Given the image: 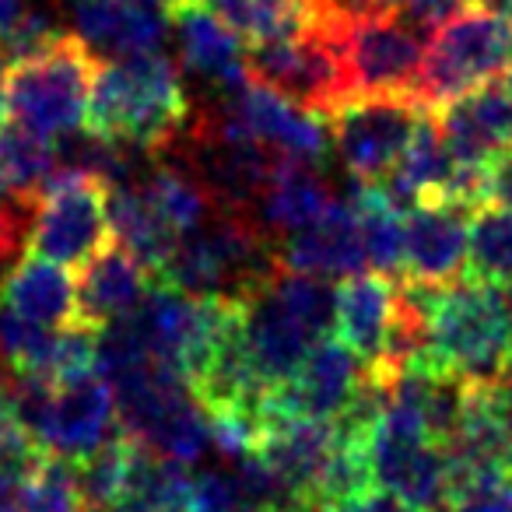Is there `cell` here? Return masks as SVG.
<instances>
[{
    "instance_id": "1",
    "label": "cell",
    "mask_w": 512,
    "mask_h": 512,
    "mask_svg": "<svg viewBox=\"0 0 512 512\" xmlns=\"http://www.w3.org/2000/svg\"><path fill=\"white\" fill-rule=\"evenodd\" d=\"M193 120V102L179 67L158 53L106 60L95 74L85 134L141 151L158 162L176 148Z\"/></svg>"
},
{
    "instance_id": "2",
    "label": "cell",
    "mask_w": 512,
    "mask_h": 512,
    "mask_svg": "<svg viewBox=\"0 0 512 512\" xmlns=\"http://www.w3.org/2000/svg\"><path fill=\"white\" fill-rule=\"evenodd\" d=\"M281 271V246L260 221L249 214L214 211L204 225L179 239L155 285L249 302L267 292Z\"/></svg>"
},
{
    "instance_id": "3",
    "label": "cell",
    "mask_w": 512,
    "mask_h": 512,
    "mask_svg": "<svg viewBox=\"0 0 512 512\" xmlns=\"http://www.w3.org/2000/svg\"><path fill=\"white\" fill-rule=\"evenodd\" d=\"M102 60L74 32H60L4 71L8 106L18 127L60 144L81 134Z\"/></svg>"
},
{
    "instance_id": "4",
    "label": "cell",
    "mask_w": 512,
    "mask_h": 512,
    "mask_svg": "<svg viewBox=\"0 0 512 512\" xmlns=\"http://www.w3.org/2000/svg\"><path fill=\"white\" fill-rule=\"evenodd\" d=\"M428 316V369L467 379H498L509 372V334L498 288L463 278L446 288L407 285Z\"/></svg>"
},
{
    "instance_id": "5",
    "label": "cell",
    "mask_w": 512,
    "mask_h": 512,
    "mask_svg": "<svg viewBox=\"0 0 512 512\" xmlns=\"http://www.w3.org/2000/svg\"><path fill=\"white\" fill-rule=\"evenodd\" d=\"M116 397L120 428L141 446L176 463H197L214 446L211 421L186 383L155 358L106 376Z\"/></svg>"
},
{
    "instance_id": "6",
    "label": "cell",
    "mask_w": 512,
    "mask_h": 512,
    "mask_svg": "<svg viewBox=\"0 0 512 512\" xmlns=\"http://www.w3.org/2000/svg\"><path fill=\"white\" fill-rule=\"evenodd\" d=\"M109 197H113V186L102 176L60 165L36 200L25 253L46 256L64 267L92 264L102 249L116 242Z\"/></svg>"
},
{
    "instance_id": "7",
    "label": "cell",
    "mask_w": 512,
    "mask_h": 512,
    "mask_svg": "<svg viewBox=\"0 0 512 512\" xmlns=\"http://www.w3.org/2000/svg\"><path fill=\"white\" fill-rule=\"evenodd\" d=\"M512 71V11L477 4L428 43L418 102L442 109Z\"/></svg>"
},
{
    "instance_id": "8",
    "label": "cell",
    "mask_w": 512,
    "mask_h": 512,
    "mask_svg": "<svg viewBox=\"0 0 512 512\" xmlns=\"http://www.w3.org/2000/svg\"><path fill=\"white\" fill-rule=\"evenodd\" d=\"M432 113L421 102L400 95H351L327 116L330 141L355 179V186H376L400 165L421 120Z\"/></svg>"
},
{
    "instance_id": "9",
    "label": "cell",
    "mask_w": 512,
    "mask_h": 512,
    "mask_svg": "<svg viewBox=\"0 0 512 512\" xmlns=\"http://www.w3.org/2000/svg\"><path fill=\"white\" fill-rule=\"evenodd\" d=\"M341 53L351 95H400L418 102L425 71V36L400 18H372L323 36Z\"/></svg>"
},
{
    "instance_id": "10",
    "label": "cell",
    "mask_w": 512,
    "mask_h": 512,
    "mask_svg": "<svg viewBox=\"0 0 512 512\" xmlns=\"http://www.w3.org/2000/svg\"><path fill=\"white\" fill-rule=\"evenodd\" d=\"M246 67L256 85L271 88L281 99L295 102L309 113L330 116L344 99H351L341 53L334 50L330 39L316 36V32L281 39V43L249 46Z\"/></svg>"
},
{
    "instance_id": "11",
    "label": "cell",
    "mask_w": 512,
    "mask_h": 512,
    "mask_svg": "<svg viewBox=\"0 0 512 512\" xmlns=\"http://www.w3.org/2000/svg\"><path fill=\"white\" fill-rule=\"evenodd\" d=\"M200 106H214V109H221V113H228L249 137H256L260 144H267V148L278 151V155L292 158V162L323 169L327 155L334 151L327 116L309 113V109L281 99L278 92L256 85L253 78L242 81L235 92L221 95V99H211V102H200Z\"/></svg>"
},
{
    "instance_id": "12",
    "label": "cell",
    "mask_w": 512,
    "mask_h": 512,
    "mask_svg": "<svg viewBox=\"0 0 512 512\" xmlns=\"http://www.w3.org/2000/svg\"><path fill=\"white\" fill-rule=\"evenodd\" d=\"M369 463L379 491H390L418 512H453L449 456L428 435L407 432L379 418L369 435Z\"/></svg>"
},
{
    "instance_id": "13",
    "label": "cell",
    "mask_w": 512,
    "mask_h": 512,
    "mask_svg": "<svg viewBox=\"0 0 512 512\" xmlns=\"http://www.w3.org/2000/svg\"><path fill=\"white\" fill-rule=\"evenodd\" d=\"M365 369L358 355L341 337H323L309 348L306 362L295 369L285 386L267 397V414L274 418H306V421H337L362 390Z\"/></svg>"
},
{
    "instance_id": "14",
    "label": "cell",
    "mask_w": 512,
    "mask_h": 512,
    "mask_svg": "<svg viewBox=\"0 0 512 512\" xmlns=\"http://www.w3.org/2000/svg\"><path fill=\"white\" fill-rule=\"evenodd\" d=\"M169 29L176 32L179 64L186 78L204 92L200 102L221 99L249 81L246 43L214 15L211 4L179 0L169 8Z\"/></svg>"
},
{
    "instance_id": "15",
    "label": "cell",
    "mask_w": 512,
    "mask_h": 512,
    "mask_svg": "<svg viewBox=\"0 0 512 512\" xmlns=\"http://www.w3.org/2000/svg\"><path fill=\"white\" fill-rule=\"evenodd\" d=\"M470 214L460 204H418L404 214V285L446 288L467 278Z\"/></svg>"
},
{
    "instance_id": "16",
    "label": "cell",
    "mask_w": 512,
    "mask_h": 512,
    "mask_svg": "<svg viewBox=\"0 0 512 512\" xmlns=\"http://www.w3.org/2000/svg\"><path fill=\"white\" fill-rule=\"evenodd\" d=\"M120 432L113 386L102 376H88L53 390L43 421L36 428V442L64 460L85 463Z\"/></svg>"
},
{
    "instance_id": "17",
    "label": "cell",
    "mask_w": 512,
    "mask_h": 512,
    "mask_svg": "<svg viewBox=\"0 0 512 512\" xmlns=\"http://www.w3.org/2000/svg\"><path fill=\"white\" fill-rule=\"evenodd\" d=\"M242 341L253 365L256 379L267 393L285 386L306 362L309 348L323 337H316L285 302L274 295V285L256 299L242 302Z\"/></svg>"
},
{
    "instance_id": "18",
    "label": "cell",
    "mask_w": 512,
    "mask_h": 512,
    "mask_svg": "<svg viewBox=\"0 0 512 512\" xmlns=\"http://www.w3.org/2000/svg\"><path fill=\"white\" fill-rule=\"evenodd\" d=\"M281 264L292 274H313V278H355L365 274L369 256H365L362 221L351 200H334L320 221H313L302 232L278 242Z\"/></svg>"
},
{
    "instance_id": "19",
    "label": "cell",
    "mask_w": 512,
    "mask_h": 512,
    "mask_svg": "<svg viewBox=\"0 0 512 512\" xmlns=\"http://www.w3.org/2000/svg\"><path fill=\"white\" fill-rule=\"evenodd\" d=\"M0 309L43 330H88L81 327L78 288L64 264L25 253L0 281Z\"/></svg>"
},
{
    "instance_id": "20",
    "label": "cell",
    "mask_w": 512,
    "mask_h": 512,
    "mask_svg": "<svg viewBox=\"0 0 512 512\" xmlns=\"http://www.w3.org/2000/svg\"><path fill=\"white\" fill-rule=\"evenodd\" d=\"M400 288L386 274H355L337 285L334 337H341L365 369H376L397 320Z\"/></svg>"
},
{
    "instance_id": "21",
    "label": "cell",
    "mask_w": 512,
    "mask_h": 512,
    "mask_svg": "<svg viewBox=\"0 0 512 512\" xmlns=\"http://www.w3.org/2000/svg\"><path fill=\"white\" fill-rule=\"evenodd\" d=\"M151 274L148 267L137 260L130 249H123L120 242L106 246L92 264H85L78 285V306H81V327L102 330L109 323L130 316L151 292Z\"/></svg>"
},
{
    "instance_id": "22",
    "label": "cell",
    "mask_w": 512,
    "mask_h": 512,
    "mask_svg": "<svg viewBox=\"0 0 512 512\" xmlns=\"http://www.w3.org/2000/svg\"><path fill=\"white\" fill-rule=\"evenodd\" d=\"M330 207H334V193H330L323 172L316 165L288 162L264 190L253 218L281 242L309 228L313 221H320Z\"/></svg>"
},
{
    "instance_id": "23",
    "label": "cell",
    "mask_w": 512,
    "mask_h": 512,
    "mask_svg": "<svg viewBox=\"0 0 512 512\" xmlns=\"http://www.w3.org/2000/svg\"><path fill=\"white\" fill-rule=\"evenodd\" d=\"M74 22L92 50L113 53V60L134 57V53H158L165 29H169L162 15L130 8L127 0H78Z\"/></svg>"
},
{
    "instance_id": "24",
    "label": "cell",
    "mask_w": 512,
    "mask_h": 512,
    "mask_svg": "<svg viewBox=\"0 0 512 512\" xmlns=\"http://www.w3.org/2000/svg\"><path fill=\"white\" fill-rule=\"evenodd\" d=\"M109 218H113V235L123 249L141 260L148 267L151 281L162 274V267L169 264V256L176 253L179 239L183 235L155 211L148 197H144L141 186H113V197H109Z\"/></svg>"
},
{
    "instance_id": "25",
    "label": "cell",
    "mask_w": 512,
    "mask_h": 512,
    "mask_svg": "<svg viewBox=\"0 0 512 512\" xmlns=\"http://www.w3.org/2000/svg\"><path fill=\"white\" fill-rule=\"evenodd\" d=\"M193 477L176 460L141 446L109 512H193Z\"/></svg>"
},
{
    "instance_id": "26",
    "label": "cell",
    "mask_w": 512,
    "mask_h": 512,
    "mask_svg": "<svg viewBox=\"0 0 512 512\" xmlns=\"http://www.w3.org/2000/svg\"><path fill=\"white\" fill-rule=\"evenodd\" d=\"M211 8L246 43V50L309 32V11L302 0H211Z\"/></svg>"
},
{
    "instance_id": "27",
    "label": "cell",
    "mask_w": 512,
    "mask_h": 512,
    "mask_svg": "<svg viewBox=\"0 0 512 512\" xmlns=\"http://www.w3.org/2000/svg\"><path fill=\"white\" fill-rule=\"evenodd\" d=\"M467 278L488 288L512 285V211L484 204L470 214Z\"/></svg>"
},
{
    "instance_id": "28",
    "label": "cell",
    "mask_w": 512,
    "mask_h": 512,
    "mask_svg": "<svg viewBox=\"0 0 512 512\" xmlns=\"http://www.w3.org/2000/svg\"><path fill=\"white\" fill-rule=\"evenodd\" d=\"M144 197L155 204V211L176 228L179 235L200 228L214 214V200L186 169L172 162H151L148 176L137 183Z\"/></svg>"
},
{
    "instance_id": "29",
    "label": "cell",
    "mask_w": 512,
    "mask_h": 512,
    "mask_svg": "<svg viewBox=\"0 0 512 512\" xmlns=\"http://www.w3.org/2000/svg\"><path fill=\"white\" fill-rule=\"evenodd\" d=\"M18 502H22V512H92L78 463L50 449H43L29 474L22 477Z\"/></svg>"
},
{
    "instance_id": "30",
    "label": "cell",
    "mask_w": 512,
    "mask_h": 512,
    "mask_svg": "<svg viewBox=\"0 0 512 512\" xmlns=\"http://www.w3.org/2000/svg\"><path fill=\"white\" fill-rule=\"evenodd\" d=\"M60 169V144L32 134L25 127H0V172L18 197L39 200L43 186Z\"/></svg>"
},
{
    "instance_id": "31",
    "label": "cell",
    "mask_w": 512,
    "mask_h": 512,
    "mask_svg": "<svg viewBox=\"0 0 512 512\" xmlns=\"http://www.w3.org/2000/svg\"><path fill=\"white\" fill-rule=\"evenodd\" d=\"M362 221L365 256L376 274H400L404 271V211L390 204L376 186H355L351 197Z\"/></svg>"
},
{
    "instance_id": "32",
    "label": "cell",
    "mask_w": 512,
    "mask_h": 512,
    "mask_svg": "<svg viewBox=\"0 0 512 512\" xmlns=\"http://www.w3.org/2000/svg\"><path fill=\"white\" fill-rule=\"evenodd\" d=\"M470 106V113L477 116V123L484 127V134L498 144L502 151L512 148V71L498 74L495 81L474 88L470 95H463Z\"/></svg>"
},
{
    "instance_id": "33",
    "label": "cell",
    "mask_w": 512,
    "mask_h": 512,
    "mask_svg": "<svg viewBox=\"0 0 512 512\" xmlns=\"http://www.w3.org/2000/svg\"><path fill=\"white\" fill-rule=\"evenodd\" d=\"M477 4H481V0H400L397 15H400V22L411 25L414 32L425 36V32L446 29L449 22L467 15Z\"/></svg>"
},
{
    "instance_id": "34",
    "label": "cell",
    "mask_w": 512,
    "mask_h": 512,
    "mask_svg": "<svg viewBox=\"0 0 512 512\" xmlns=\"http://www.w3.org/2000/svg\"><path fill=\"white\" fill-rule=\"evenodd\" d=\"M193 512H253L239 495L232 470H204L200 477H193Z\"/></svg>"
},
{
    "instance_id": "35",
    "label": "cell",
    "mask_w": 512,
    "mask_h": 512,
    "mask_svg": "<svg viewBox=\"0 0 512 512\" xmlns=\"http://www.w3.org/2000/svg\"><path fill=\"white\" fill-rule=\"evenodd\" d=\"M488 204L509 207L512 211V148L502 151L488 165Z\"/></svg>"
},
{
    "instance_id": "36",
    "label": "cell",
    "mask_w": 512,
    "mask_h": 512,
    "mask_svg": "<svg viewBox=\"0 0 512 512\" xmlns=\"http://www.w3.org/2000/svg\"><path fill=\"white\" fill-rule=\"evenodd\" d=\"M330 512H418V509H411L407 502L393 498L390 491L372 488V491H365V495L351 498V502L337 505V509H330Z\"/></svg>"
},
{
    "instance_id": "37",
    "label": "cell",
    "mask_w": 512,
    "mask_h": 512,
    "mask_svg": "<svg viewBox=\"0 0 512 512\" xmlns=\"http://www.w3.org/2000/svg\"><path fill=\"white\" fill-rule=\"evenodd\" d=\"M22 15H25L22 0H0V43L11 36V29L22 22Z\"/></svg>"
},
{
    "instance_id": "38",
    "label": "cell",
    "mask_w": 512,
    "mask_h": 512,
    "mask_svg": "<svg viewBox=\"0 0 512 512\" xmlns=\"http://www.w3.org/2000/svg\"><path fill=\"white\" fill-rule=\"evenodd\" d=\"M18 488H22V481H15V477H0V512H22Z\"/></svg>"
},
{
    "instance_id": "39",
    "label": "cell",
    "mask_w": 512,
    "mask_h": 512,
    "mask_svg": "<svg viewBox=\"0 0 512 512\" xmlns=\"http://www.w3.org/2000/svg\"><path fill=\"white\" fill-rule=\"evenodd\" d=\"M498 299H502V313H505V334H509V369H512V285L498 288Z\"/></svg>"
},
{
    "instance_id": "40",
    "label": "cell",
    "mask_w": 512,
    "mask_h": 512,
    "mask_svg": "<svg viewBox=\"0 0 512 512\" xmlns=\"http://www.w3.org/2000/svg\"><path fill=\"white\" fill-rule=\"evenodd\" d=\"M130 8H141L148 11V15H162L165 22H169V8H172V0H127Z\"/></svg>"
},
{
    "instance_id": "41",
    "label": "cell",
    "mask_w": 512,
    "mask_h": 512,
    "mask_svg": "<svg viewBox=\"0 0 512 512\" xmlns=\"http://www.w3.org/2000/svg\"><path fill=\"white\" fill-rule=\"evenodd\" d=\"M8 81H4V67H0V127H8Z\"/></svg>"
},
{
    "instance_id": "42",
    "label": "cell",
    "mask_w": 512,
    "mask_h": 512,
    "mask_svg": "<svg viewBox=\"0 0 512 512\" xmlns=\"http://www.w3.org/2000/svg\"><path fill=\"white\" fill-rule=\"evenodd\" d=\"M267 512H313V509H302V505H274Z\"/></svg>"
},
{
    "instance_id": "43",
    "label": "cell",
    "mask_w": 512,
    "mask_h": 512,
    "mask_svg": "<svg viewBox=\"0 0 512 512\" xmlns=\"http://www.w3.org/2000/svg\"><path fill=\"white\" fill-rule=\"evenodd\" d=\"M495 4H498L502 11H512V0H495Z\"/></svg>"
},
{
    "instance_id": "44",
    "label": "cell",
    "mask_w": 512,
    "mask_h": 512,
    "mask_svg": "<svg viewBox=\"0 0 512 512\" xmlns=\"http://www.w3.org/2000/svg\"><path fill=\"white\" fill-rule=\"evenodd\" d=\"M505 512H512V505H509V509H505Z\"/></svg>"
}]
</instances>
